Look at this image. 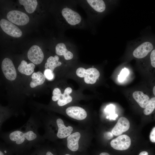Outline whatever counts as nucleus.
I'll list each match as a JSON object with an SVG mask.
<instances>
[{
	"label": "nucleus",
	"mask_w": 155,
	"mask_h": 155,
	"mask_svg": "<svg viewBox=\"0 0 155 155\" xmlns=\"http://www.w3.org/2000/svg\"><path fill=\"white\" fill-rule=\"evenodd\" d=\"M76 74L80 77L84 78L86 83L90 84L95 83L100 75L98 70L94 67L86 69L83 67H79L77 69Z\"/></svg>",
	"instance_id": "nucleus-1"
},
{
	"label": "nucleus",
	"mask_w": 155,
	"mask_h": 155,
	"mask_svg": "<svg viewBox=\"0 0 155 155\" xmlns=\"http://www.w3.org/2000/svg\"><path fill=\"white\" fill-rule=\"evenodd\" d=\"M72 91L71 88L67 87L63 93L62 94L59 88H55L53 92L52 99L55 101L58 100L57 104L59 106L65 105L71 101L72 98L69 94Z\"/></svg>",
	"instance_id": "nucleus-2"
},
{
	"label": "nucleus",
	"mask_w": 155,
	"mask_h": 155,
	"mask_svg": "<svg viewBox=\"0 0 155 155\" xmlns=\"http://www.w3.org/2000/svg\"><path fill=\"white\" fill-rule=\"evenodd\" d=\"M61 13L66 22L70 26H77L82 22V18L80 15L71 8H63Z\"/></svg>",
	"instance_id": "nucleus-3"
},
{
	"label": "nucleus",
	"mask_w": 155,
	"mask_h": 155,
	"mask_svg": "<svg viewBox=\"0 0 155 155\" xmlns=\"http://www.w3.org/2000/svg\"><path fill=\"white\" fill-rule=\"evenodd\" d=\"M9 21L19 26H24L28 23L29 18L25 13L21 11L13 10L9 12L7 15Z\"/></svg>",
	"instance_id": "nucleus-4"
},
{
	"label": "nucleus",
	"mask_w": 155,
	"mask_h": 155,
	"mask_svg": "<svg viewBox=\"0 0 155 155\" xmlns=\"http://www.w3.org/2000/svg\"><path fill=\"white\" fill-rule=\"evenodd\" d=\"M154 47V44L152 42L145 41L135 49L133 53V56L137 59L143 58L150 54Z\"/></svg>",
	"instance_id": "nucleus-5"
},
{
	"label": "nucleus",
	"mask_w": 155,
	"mask_h": 155,
	"mask_svg": "<svg viewBox=\"0 0 155 155\" xmlns=\"http://www.w3.org/2000/svg\"><path fill=\"white\" fill-rule=\"evenodd\" d=\"M0 26L5 32L12 37L18 38L22 35V32L20 28L6 20L1 19L0 21Z\"/></svg>",
	"instance_id": "nucleus-6"
},
{
	"label": "nucleus",
	"mask_w": 155,
	"mask_h": 155,
	"mask_svg": "<svg viewBox=\"0 0 155 155\" xmlns=\"http://www.w3.org/2000/svg\"><path fill=\"white\" fill-rule=\"evenodd\" d=\"M1 69L5 77L7 80L13 81L16 78V69L12 61L8 58H5L3 60L1 65Z\"/></svg>",
	"instance_id": "nucleus-7"
},
{
	"label": "nucleus",
	"mask_w": 155,
	"mask_h": 155,
	"mask_svg": "<svg viewBox=\"0 0 155 155\" xmlns=\"http://www.w3.org/2000/svg\"><path fill=\"white\" fill-rule=\"evenodd\" d=\"M36 134L31 131L24 133L19 131H15L11 133L9 136L10 140L13 142L15 141L18 144L23 143L25 138L28 141H32L36 139Z\"/></svg>",
	"instance_id": "nucleus-8"
},
{
	"label": "nucleus",
	"mask_w": 155,
	"mask_h": 155,
	"mask_svg": "<svg viewBox=\"0 0 155 155\" xmlns=\"http://www.w3.org/2000/svg\"><path fill=\"white\" fill-rule=\"evenodd\" d=\"M131 144V140L126 135H119L112 140L110 142L111 146L114 149L119 150H127Z\"/></svg>",
	"instance_id": "nucleus-9"
},
{
	"label": "nucleus",
	"mask_w": 155,
	"mask_h": 155,
	"mask_svg": "<svg viewBox=\"0 0 155 155\" xmlns=\"http://www.w3.org/2000/svg\"><path fill=\"white\" fill-rule=\"evenodd\" d=\"M28 57L34 64L38 65L41 63L44 58L43 53L41 48L37 45L32 46L28 50Z\"/></svg>",
	"instance_id": "nucleus-10"
},
{
	"label": "nucleus",
	"mask_w": 155,
	"mask_h": 155,
	"mask_svg": "<svg viewBox=\"0 0 155 155\" xmlns=\"http://www.w3.org/2000/svg\"><path fill=\"white\" fill-rule=\"evenodd\" d=\"M130 127V123L125 117H121L113 128L111 132L115 136L121 135L123 132L127 131Z\"/></svg>",
	"instance_id": "nucleus-11"
},
{
	"label": "nucleus",
	"mask_w": 155,
	"mask_h": 155,
	"mask_svg": "<svg viewBox=\"0 0 155 155\" xmlns=\"http://www.w3.org/2000/svg\"><path fill=\"white\" fill-rule=\"evenodd\" d=\"M67 115L74 119L82 120L85 119L87 116L86 111L83 108L78 106H71L66 110Z\"/></svg>",
	"instance_id": "nucleus-12"
},
{
	"label": "nucleus",
	"mask_w": 155,
	"mask_h": 155,
	"mask_svg": "<svg viewBox=\"0 0 155 155\" xmlns=\"http://www.w3.org/2000/svg\"><path fill=\"white\" fill-rule=\"evenodd\" d=\"M56 123L58 128L57 135L58 138H64L71 134L73 131L72 127L70 126L66 127L64 125L63 121L61 119H57Z\"/></svg>",
	"instance_id": "nucleus-13"
},
{
	"label": "nucleus",
	"mask_w": 155,
	"mask_h": 155,
	"mask_svg": "<svg viewBox=\"0 0 155 155\" xmlns=\"http://www.w3.org/2000/svg\"><path fill=\"white\" fill-rule=\"evenodd\" d=\"M133 97L139 106L145 108L148 106L150 100L149 96L143 92L136 91L133 93Z\"/></svg>",
	"instance_id": "nucleus-14"
},
{
	"label": "nucleus",
	"mask_w": 155,
	"mask_h": 155,
	"mask_svg": "<svg viewBox=\"0 0 155 155\" xmlns=\"http://www.w3.org/2000/svg\"><path fill=\"white\" fill-rule=\"evenodd\" d=\"M81 135L79 132H75L68 136L67 139V147L72 151L77 150L79 148L78 142Z\"/></svg>",
	"instance_id": "nucleus-15"
},
{
	"label": "nucleus",
	"mask_w": 155,
	"mask_h": 155,
	"mask_svg": "<svg viewBox=\"0 0 155 155\" xmlns=\"http://www.w3.org/2000/svg\"><path fill=\"white\" fill-rule=\"evenodd\" d=\"M56 53L59 56H63L66 60L72 59L73 57V54L67 48L66 45L62 42L57 44L55 48Z\"/></svg>",
	"instance_id": "nucleus-16"
},
{
	"label": "nucleus",
	"mask_w": 155,
	"mask_h": 155,
	"mask_svg": "<svg viewBox=\"0 0 155 155\" xmlns=\"http://www.w3.org/2000/svg\"><path fill=\"white\" fill-rule=\"evenodd\" d=\"M35 67V65L33 63L28 64L25 61L22 60L18 67V70L21 73L29 75L33 72Z\"/></svg>",
	"instance_id": "nucleus-17"
},
{
	"label": "nucleus",
	"mask_w": 155,
	"mask_h": 155,
	"mask_svg": "<svg viewBox=\"0 0 155 155\" xmlns=\"http://www.w3.org/2000/svg\"><path fill=\"white\" fill-rule=\"evenodd\" d=\"M31 78L32 80L30 82V86L32 88H34L42 84L45 81V76L40 71L34 73Z\"/></svg>",
	"instance_id": "nucleus-18"
},
{
	"label": "nucleus",
	"mask_w": 155,
	"mask_h": 155,
	"mask_svg": "<svg viewBox=\"0 0 155 155\" xmlns=\"http://www.w3.org/2000/svg\"><path fill=\"white\" fill-rule=\"evenodd\" d=\"M88 4L96 11L102 13L105 11L106 5L104 2L102 0H87Z\"/></svg>",
	"instance_id": "nucleus-19"
},
{
	"label": "nucleus",
	"mask_w": 155,
	"mask_h": 155,
	"mask_svg": "<svg viewBox=\"0 0 155 155\" xmlns=\"http://www.w3.org/2000/svg\"><path fill=\"white\" fill-rule=\"evenodd\" d=\"M59 57L57 55L54 57H50L47 60L46 63L45 64V69H49L53 72L55 69L61 65V62L59 61Z\"/></svg>",
	"instance_id": "nucleus-20"
},
{
	"label": "nucleus",
	"mask_w": 155,
	"mask_h": 155,
	"mask_svg": "<svg viewBox=\"0 0 155 155\" xmlns=\"http://www.w3.org/2000/svg\"><path fill=\"white\" fill-rule=\"evenodd\" d=\"M18 1L24 6L26 11L30 13L34 12L38 4L36 0H19Z\"/></svg>",
	"instance_id": "nucleus-21"
},
{
	"label": "nucleus",
	"mask_w": 155,
	"mask_h": 155,
	"mask_svg": "<svg viewBox=\"0 0 155 155\" xmlns=\"http://www.w3.org/2000/svg\"><path fill=\"white\" fill-rule=\"evenodd\" d=\"M155 109V97L150 98L149 103L147 107L144 108L143 113L146 115L151 114Z\"/></svg>",
	"instance_id": "nucleus-22"
},
{
	"label": "nucleus",
	"mask_w": 155,
	"mask_h": 155,
	"mask_svg": "<svg viewBox=\"0 0 155 155\" xmlns=\"http://www.w3.org/2000/svg\"><path fill=\"white\" fill-rule=\"evenodd\" d=\"M129 74L128 69L125 68L122 69L118 75V80L120 82H123Z\"/></svg>",
	"instance_id": "nucleus-23"
},
{
	"label": "nucleus",
	"mask_w": 155,
	"mask_h": 155,
	"mask_svg": "<svg viewBox=\"0 0 155 155\" xmlns=\"http://www.w3.org/2000/svg\"><path fill=\"white\" fill-rule=\"evenodd\" d=\"M149 55L150 69L151 71L152 69H155V48L151 52Z\"/></svg>",
	"instance_id": "nucleus-24"
},
{
	"label": "nucleus",
	"mask_w": 155,
	"mask_h": 155,
	"mask_svg": "<svg viewBox=\"0 0 155 155\" xmlns=\"http://www.w3.org/2000/svg\"><path fill=\"white\" fill-rule=\"evenodd\" d=\"M44 75L45 77L48 80H51L54 77L53 72L49 69H45L44 71Z\"/></svg>",
	"instance_id": "nucleus-25"
},
{
	"label": "nucleus",
	"mask_w": 155,
	"mask_h": 155,
	"mask_svg": "<svg viewBox=\"0 0 155 155\" xmlns=\"http://www.w3.org/2000/svg\"><path fill=\"white\" fill-rule=\"evenodd\" d=\"M115 106L112 104H110L106 106L105 111L106 112L111 114L115 113Z\"/></svg>",
	"instance_id": "nucleus-26"
},
{
	"label": "nucleus",
	"mask_w": 155,
	"mask_h": 155,
	"mask_svg": "<svg viewBox=\"0 0 155 155\" xmlns=\"http://www.w3.org/2000/svg\"><path fill=\"white\" fill-rule=\"evenodd\" d=\"M150 139L152 142L155 143V127L152 129L150 132Z\"/></svg>",
	"instance_id": "nucleus-27"
},
{
	"label": "nucleus",
	"mask_w": 155,
	"mask_h": 155,
	"mask_svg": "<svg viewBox=\"0 0 155 155\" xmlns=\"http://www.w3.org/2000/svg\"><path fill=\"white\" fill-rule=\"evenodd\" d=\"M118 115L115 113L110 114L108 116H107L106 118H109L110 120H115L118 117Z\"/></svg>",
	"instance_id": "nucleus-28"
},
{
	"label": "nucleus",
	"mask_w": 155,
	"mask_h": 155,
	"mask_svg": "<svg viewBox=\"0 0 155 155\" xmlns=\"http://www.w3.org/2000/svg\"><path fill=\"white\" fill-rule=\"evenodd\" d=\"M104 136L108 139H110L113 137V134L110 132H107L105 133Z\"/></svg>",
	"instance_id": "nucleus-29"
},
{
	"label": "nucleus",
	"mask_w": 155,
	"mask_h": 155,
	"mask_svg": "<svg viewBox=\"0 0 155 155\" xmlns=\"http://www.w3.org/2000/svg\"><path fill=\"white\" fill-rule=\"evenodd\" d=\"M139 155H148V153L146 151H143L141 152Z\"/></svg>",
	"instance_id": "nucleus-30"
},
{
	"label": "nucleus",
	"mask_w": 155,
	"mask_h": 155,
	"mask_svg": "<svg viewBox=\"0 0 155 155\" xmlns=\"http://www.w3.org/2000/svg\"><path fill=\"white\" fill-rule=\"evenodd\" d=\"M152 92L154 96L155 97V83L153 86Z\"/></svg>",
	"instance_id": "nucleus-31"
},
{
	"label": "nucleus",
	"mask_w": 155,
	"mask_h": 155,
	"mask_svg": "<svg viewBox=\"0 0 155 155\" xmlns=\"http://www.w3.org/2000/svg\"><path fill=\"white\" fill-rule=\"evenodd\" d=\"M99 155H110L108 153L106 152H102Z\"/></svg>",
	"instance_id": "nucleus-32"
},
{
	"label": "nucleus",
	"mask_w": 155,
	"mask_h": 155,
	"mask_svg": "<svg viewBox=\"0 0 155 155\" xmlns=\"http://www.w3.org/2000/svg\"><path fill=\"white\" fill-rule=\"evenodd\" d=\"M46 155H54L50 151H48L46 152Z\"/></svg>",
	"instance_id": "nucleus-33"
},
{
	"label": "nucleus",
	"mask_w": 155,
	"mask_h": 155,
	"mask_svg": "<svg viewBox=\"0 0 155 155\" xmlns=\"http://www.w3.org/2000/svg\"><path fill=\"white\" fill-rule=\"evenodd\" d=\"M0 155H4L3 152L1 151H0Z\"/></svg>",
	"instance_id": "nucleus-34"
},
{
	"label": "nucleus",
	"mask_w": 155,
	"mask_h": 155,
	"mask_svg": "<svg viewBox=\"0 0 155 155\" xmlns=\"http://www.w3.org/2000/svg\"><path fill=\"white\" fill-rule=\"evenodd\" d=\"M65 155H70L69 154H66Z\"/></svg>",
	"instance_id": "nucleus-35"
}]
</instances>
